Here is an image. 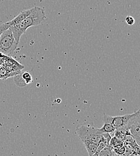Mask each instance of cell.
<instances>
[{
    "label": "cell",
    "instance_id": "1",
    "mask_svg": "<svg viewBox=\"0 0 140 156\" xmlns=\"http://www.w3.org/2000/svg\"><path fill=\"white\" fill-rule=\"evenodd\" d=\"M46 19L47 16L43 8L37 6L32 8V12L27 18L19 24L10 27L16 43H19L21 36L29 28L42 24Z\"/></svg>",
    "mask_w": 140,
    "mask_h": 156
},
{
    "label": "cell",
    "instance_id": "2",
    "mask_svg": "<svg viewBox=\"0 0 140 156\" xmlns=\"http://www.w3.org/2000/svg\"><path fill=\"white\" fill-rule=\"evenodd\" d=\"M76 132L84 147L93 144L98 145L102 136L98 129L92 124H84L78 126Z\"/></svg>",
    "mask_w": 140,
    "mask_h": 156
},
{
    "label": "cell",
    "instance_id": "3",
    "mask_svg": "<svg viewBox=\"0 0 140 156\" xmlns=\"http://www.w3.org/2000/svg\"><path fill=\"white\" fill-rule=\"evenodd\" d=\"M18 44L10 27L0 37V53L5 56L11 57L15 54Z\"/></svg>",
    "mask_w": 140,
    "mask_h": 156
},
{
    "label": "cell",
    "instance_id": "4",
    "mask_svg": "<svg viewBox=\"0 0 140 156\" xmlns=\"http://www.w3.org/2000/svg\"><path fill=\"white\" fill-rule=\"evenodd\" d=\"M128 127L137 143L140 146V108L133 113L128 123Z\"/></svg>",
    "mask_w": 140,
    "mask_h": 156
},
{
    "label": "cell",
    "instance_id": "5",
    "mask_svg": "<svg viewBox=\"0 0 140 156\" xmlns=\"http://www.w3.org/2000/svg\"><path fill=\"white\" fill-rule=\"evenodd\" d=\"M132 115L133 113L131 114H126L121 116L112 117L105 114L103 117V122H108L112 124L116 129L121 127L127 126L130 118L132 117Z\"/></svg>",
    "mask_w": 140,
    "mask_h": 156
},
{
    "label": "cell",
    "instance_id": "6",
    "mask_svg": "<svg viewBox=\"0 0 140 156\" xmlns=\"http://www.w3.org/2000/svg\"><path fill=\"white\" fill-rule=\"evenodd\" d=\"M31 12H32V9L25 10L21 12L17 16H16L13 20H12L10 21H9L6 23L10 27L18 25L22 21H23V20H25L26 18H27L31 14Z\"/></svg>",
    "mask_w": 140,
    "mask_h": 156
},
{
    "label": "cell",
    "instance_id": "7",
    "mask_svg": "<svg viewBox=\"0 0 140 156\" xmlns=\"http://www.w3.org/2000/svg\"><path fill=\"white\" fill-rule=\"evenodd\" d=\"M98 130L101 133H108L111 135L114 133L116 129L112 124L108 122H104L103 126L101 128L98 129Z\"/></svg>",
    "mask_w": 140,
    "mask_h": 156
},
{
    "label": "cell",
    "instance_id": "8",
    "mask_svg": "<svg viewBox=\"0 0 140 156\" xmlns=\"http://www.w3.org/2000/svg\"><path fill=\"white\" fill-rule=\"evenodd\" d=\"M109 145L113 148H120L124 146V142L123 140H121L119 139H118V137L114 136L113 137H111Z\"/></svg>",
    "mask_w": 140,
    "mask_h": 156
},
{
    "label": "cell",
    "instance_id": "9",
    "mask_svg": "<svg viewBox=\"0 0 140 156\" xmlns=\"http://www.w3.org/2000/svg\"><path fill=\"white\" fill-rule=\"evenodd\" d=\"M98 156H116V154L114 152L113 148L110 145H108L101 151Z\"/></svg>",
    "mask_w": 140,
    "mask_h": 156
},
{
    "label": "cell",
    "instance_id": "10",
    "mask_svg": "<svg viewBox=\"0 0 140 156\" xmlns=\"http://www.w3.org/2000/svg\"><path fill=\"white\" fill-rule=\"evenodd\" d=\"M15 81L16 84L20 87H25V85H26L25 80L22 77L21 73L15 76Z\"/></svg>",
    "mask_w": 140,
    "mask_h": 156
},
{
    "label": "cell",
    "instance_id": "11",
    "mask_svg": "<svg viewBox=\"0 0 140 156\" xmlns=\"http://www.w3.org/2000/svg\"><path fill=\"white\" fill-rule=\"evenodd\" d=\"M21 75H22V77L25 80L26 85H28L32 82V76L28 72H26L23 73H21Z\"/></svg>",
    "mask_w": 140,
    "mask_h": 156
},
{
    "label": "cell",
    "instance_id": "12",
    "mask_svg": "<svg viewBox=\"0 0 140 156\" xmlns=\"http://www.w3.org/2000/svg\"><path fill=\"white\" fill-rule=\"evenodd\" d=\"M10 78L9 73L6 69L5 67H0V79H5L7 78Z\"/></svg>",
    "mask_w": 140,
    "mask_h": 156
},
{
    "label": "cell",
    "instance_id": "13",
    "mask_svg": "<svg viewBox=\"0 0 140 156\" xmlns=\"http://www.w3.org/2000/svg\"><path fill=\"white\" fill-rule=\"evenodd\" d=\"M10 27V25H9L7 23H2L0 25V37L1 36V34L7 29H9Z\"/></svg>",
    "mask_w": 140,
    "mask_h": 156
},
{
    "label": "cell",
    "instance_id": "14",
    "mask_svg": "<svg viewBox=\"0 0 140 156\" xmlns=\"http://www.w3.org/2000/svg\"><path fill=\"white\" fill-rule=\"evenodd\" d=\"M125 21L127 23V24L129 25H133L134 24L135 22V19L133 17L131 16H126L125 18Z\"/></svg>",
    "mask_w": 140,
    "mask_h": 156
},
{
    "label": "cell",
    "instance_id": "15",
    "mask_svg": "<svg viewBox=\"0 0 140 156\" xmlns=\"http://www.w3.org/2000/svg\"><path fill=\"white\" fill-rule=\"evenodd\" d=\"M135 156V155H134V154H129V155H127V156Z\"/></svg>",
    "mask_w": 140,
    "mask_h": 156
},
{
    "label": "cell",
    "instance_id": "16",
    "mask_svg": "<svg viewBox=\"0 0 140 156\" xmlns=\"http://www.w3.org/2000/svg\"></svg>",
    "mask_w": 140,
    "mask_h": 156
}]
</instances>
